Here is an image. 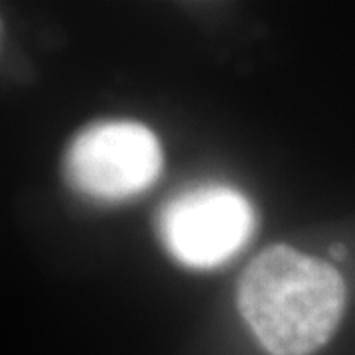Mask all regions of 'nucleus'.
<instances>
[{
    "label": "nucleus",
    "mask_w": 355,
    "mask_h": 355,
    "mask_svg": "<svg viewBox=\"0 0 355 355\" xmlns=\"http://www.w3.org/2000/svg\"><path fill=\"white\" fill-rule=\"evenodd\" d=\"M345 286L328 263L275 245L245 268L239 310L270 355H310L330 340Z\"/></svg>",
    "instance_id": "f257e3e1"
},
{
    "label": "nucleus",
    "mask_w": 355,
    "mask_h": 355,
    "mask_svg": "<svg viewBox=\"0 0 355 355\" xmlns=\"http://www.w3.org/2000/svg\"><path fill=\"white\" fill-rule=\"evenodd\" d=\"M331 254H334L336 259H342V257H345V247H342V245H336V247L331 249Z\"/></svg>",
    "instance_id": "20e7f679"
},
{
    "label": "nucleus",
    "mask_w": 355,
    "mask_h": 355,
    "mask_svg": "<svg viewBox=\"0 0 355 355\" xmlns=\"http://www.w3.org/2000/svg\"><path fill=\"white\" fill-rule=\"evenodd\" d=\"M162 170L160 142L150 128L111 121L85 128L65 156L76 190L99 200H125L150 188Z\"/></svg>",
    "instance_id": "f03ea898"
},
{
    "label": "nucleus",
    "mask_w": 355,
    "mask_h": 355,
    "mask_svg": "<svg viewBox=\"0 0 355 355\" xmlns=\"http://www.w3.org/2000/svg\"><path fill=\"white\" fill-rule=\"evenodd\" d=\"M251 203L227 186H203L178 196L160 216V235L170 254L193 268L225 263L249 239Z\"/></svg>",
    "instance_id": "7ed1b4c3"
}]
</instances>
